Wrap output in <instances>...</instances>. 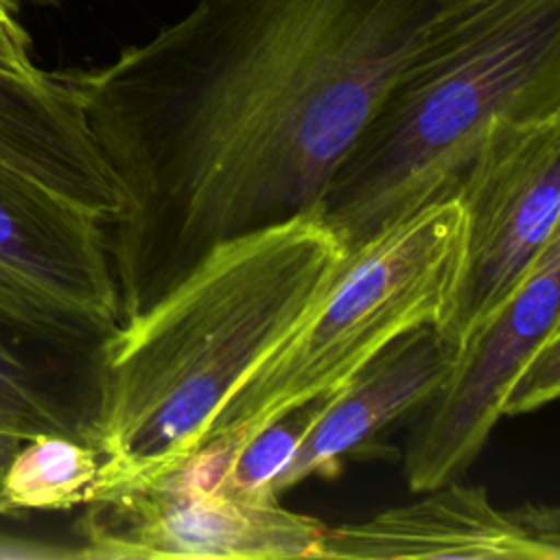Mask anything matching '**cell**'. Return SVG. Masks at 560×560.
I'll use <instances>...</instances> for the list:
<instances>
[{
	"instance_id": "obj_3",
	"label": "cell",
	"mask_w": 560,
	"mask_h": 560,
	"mask_svg": "<svg viewBox=\"0 0 560 560\" xmlns=\"http://www.w3.org/2000/svg\"><path fill=\"white\" fill-rule=\"evenodd\" d=\"M560 112V0H494L387 90L317 212L350 249L455 197L486 133Z\"/></svg>"
},
{
	"instance_id": "obj_15",
	"label": "cell",
	"mask_w": 560,
	"mask_h": 560,
	"mask_svg": "<svg viewBox=\"0 0 560 560\" xmlns=\"http://www.w3.org/2000/svg\"><path fill=\"white\" fill-rule=\"evenodd\" d=\"M560 400V330L553 332L512 381L501 416L514 418Z\"/></svg>"
},
{
	"instance_id": "obj_2",
	"label": "cell",
	"mask_w": 560,
	"mask_h": 560,
	"mask_svg": "<svg viewBox=\"0 0 560 560\" xmlns=\"http://www.w3.org/2000/svg\"><path fill=\"white\" fill-rule=\"evenodd\" d=\"M348 247L317 210L212 245L101 346L88 503L168 477L249 374L315 311Z\"/></svg>"
},
{
	"instance_id": "obj_4",
	"label": "cell",
	"mask_w": 560,
	"mask_h": 560,
	"mask_svg": "<svg viewBox=\"0 0 560 560\" xmlns=\"http://www.w3.org/2000/svg\"><path fill=\"white\" fill-rule=\"evenodd\" d=\"M464 254L455 197L429 203L350 249L315 311L249 374L210 438L247 442L284 411L337 392L400 335L446 326Z\"/></svg>"
},
{
	"instance_id": "obj_5",
	"label": "cell",
	"mask_w": 560,
	"mask_h": 560,
	"mask_svg": "<svg viewBox=\"0 0 560 560\" xmlns=\"http://www.w3.org/2000/svg\"><path fill=\"white\" fill-rule=\"evenodd\" d=\"M103 225L0 186V332L57 352L101 350L122 324Z\"/></svg>"
},
{
	"instance_id": "obj_19",
	"label": "cell",
	"mask_w": 560,
	"mask_h": 560,
	"mask_svg": "<svg viewBox=\"0 0 560 560\" xmlns=\"http://www.w3.org/2000/svg\"><path fill=\"white\" fill-rule=\"evenodd\" d=\"M0 512H7V508L2 505V501H0Z\"/></svg>"
},
{
	"instance_id": "obj_16",
	"label": "cell",
	"mask_w": 560,
	"mask_h": 560,
	"mask_svg": "<svg viewBox=\"0 0 560 560\" xmlns=\"http://www.w3.org/2000/svg\"><path fill=\"white\" fill-rule=\"evenodd\" d=\"M534 547V560H560V503H523L510 508Z\"/></svg>"
},
{
	"instance_id": "obj_17",
	"label": "cell",
	"mask_w": 560,
	"mask_h": 560,
	"mask_svg": "<svg viewBox=\"0 0 560 560\" xmlns=\"http://www.w3.org/2000/svg\"><path fill=\"white\" fill-rule=\"evenodd\" d=\"M0 61L20 70H37L31 57V37L15 15L13 0H0Z\"/></svg>"
},
{
	"instance_id": "obj_11",
	"label": "cell",
	"mask_w": 560,
	"mask_h": 560,
	"mask_svg": "<svg viewBox=\"0 0 560 560\" xmlns=\"http://www.w3.org/2000/svg\"><path fill=\"white\" fill-rule=\"evenodd\" d=\"M534 560V547L510 510L483 486L457 479L422 499L361 523L326 529L319 560Z\"/></svg>"
},
{
	"instance_id": "obj_7",
	"label": "cell",
	"mask_w": 560,
	"mask_h": 560,
	"mask_svg": "<svg viewBox=\"0 0 560 560\" xmlns=\"http://www.w3.org/2000/svg\"><path fill=\"white\" fill-rule=\"evenodd\" d=\"M558 330L560 223L525 276L462 346L453 376L413 424L402 459L411 490H433L468 470L503 418L512 381Z\"/></svg>"
},
{
	"instance_id": "obj_12",
	"label": "cell",
	"mask_w": 560,
	"mask_h": 560,
	"mask_svg": "<svg viewBox=\"0 0 560 560\" xmlns=\"http://www.w3.org/2000/svg\"><path fill=\"white\" fill-rule=\"evenodd\" d=\"M96 352H57L0 332V438L42 433L90 444L98 416Z\"/></svg>"
},
{
	"instance_id": "obj_8",
	"label": "cell",
	"mask_w": 560,
	"mask_h": 560,
	"mask_svg": "<svg viewBox=\"0 0 560 560\" xmlns=\"http://www.w3.org/2000/svg\"><path fill=\"white\" fill-rule=\"evenodd\" d=\"M83 523L90 558H317L328 525L315 516L223 492L199 494L149 486L88 503Z\"/></svg>"
},
{
	"instance_id": "obj_6",
	"label": "cell",
	"mask_w": 560,
	"mask_h": 560,
	"mask_svg": "<svg viewBox=\"0 0 560 560\" xmlns=\"http://www.w3.org/2000/svg\"><path fill=\"white\" fill-rule=\"evenodd\" d=\"M464 254L444 326L462 346L525 276L560 223V112L494 125L459 188Z\"/></svg>"
},
{
	"instance_id": "obj_14",
	"label": "cell",
	"mask_w": 560,
	"mask_h": 560,
	"mask_svg": "<svg viewBox=\"0 0 560 560\" xmlns=\"http://www.w3.org/2000/svg\"><path fill=\"white\" fill-rule=\"evenodd\" d=\"M335 392L298 405L241 444L221 488L223 494L249 501H278L276 483L293 462L304 435Z\"/></svg>"
},
{
	"instance_id": "obj_10",
	"label": "cell",
	"mask_w": 560,
	"mask_h": 560,
	"mask_svg": "<svg viewBox=\"0 0 560 560\" xmlns=\"http://www.w3.org/2000/svg\"><path fill=\"white\" fill-rule=\"evenodd\" d=\"M462 343L440 324L418 326L348 378L304 435L276 483V497L311 477H335L348 455L361 453L385 427L424 409L448 383Z\"/></svg>"
},
{
	"instance_id": "obj_1",
	"label": "cell",
	"mask_w": 560,
	"mask_h": 560,
	"mask_svg": "<svg viewBox=\"0 0 560 560\" xmlns=\"http://www.w3.org/2000/svg\"><path fill=\"white\" fill-rule=\"evenodd\" d=\"M494 0H197L109 63L66 70L127 195L122 319L212 245L317 210L394 81Z\"/></svg>"
},
{
	"instance_id": "obj_9",
	"label": "cell",
	"mask_w": 560,
	"mask_h": 560,
	"mask_svg": "<svg viewBox=\"0 0 560 560\" xmlns=\"http://www.w3.org/2000/svg\"><path fill=\"white\" fill-rule=\"evenodd\" d=\"M0 186L55 199L105 225L127 195L61 72L0 61Z\"/></svg>"
},
{
	"instance_id": "obj_18",
	"label": "cell",
	"mask_w": 560,
	"mask_h": 560,
	"mask_svg": "<svg viewBox=\"0 0 560 560\" xmlns=\"http://www.w3.org/2000/svg\"><path fill=\"white\" fill-rule=\"evenodd\" d=\"M26 2H31V4H37V7H50V4H55L57 0H26Z\"/></svg>"
},
{
	"instance_id": "obj_13",
	"label": "cell",
	"mask_w": 560,
	"mask_h": 560,
	"mask_svg": "<svg viewBox=\"0 0 560 560\" xmlns=\"http://www.w3.org/2000/svg\"><path fill=\"white\" fill-rule=\"evenodd\" d=\"M98 451L68 435L42 433L20 444L0 472V501L11 510H68L85 503Z\"/></svg>"
}]
</instances>
